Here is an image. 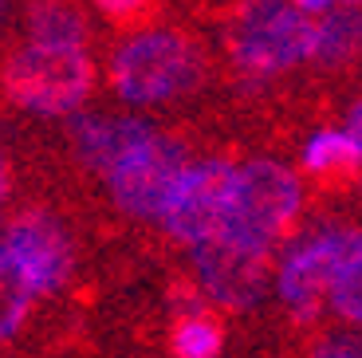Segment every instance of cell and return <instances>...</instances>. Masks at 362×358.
I'll use <instances>...</instances> for the list:
<instances>
[{
	"mask_svg": "<svg viewBox=\"0 0 362 358\" xmlns=\"http://www.w3.org/2000/svg\"><path fill=\"white\" fill-rule=\"evenodd\" d=\"M299 205H303V185L296 173L284 161L252 158L233 170L221 236L240 248L272 256V248L284 241V233L299 216Z\"/></svg>",
	"mask_w": 362,
	"mask_h": 358,
	"instance_id": "6da1fadb",
	"label": "cell"
},
{
	"mask_svg": "<svg viewBox=\"0 0 362 358\" xmlns=\"http://www.w3.org/2000/svg\"><path fill=\"white\" fill-rule=\"evenodd\" d=\"M315 20L291 0H245L228 24V55L245 75H280L311 59Z\"/></svg>",
	"mask_w": 362,
	"mask_h": 358,
	"instance_id": "7a4b0ae2",
	"label": "cell"
},
{
	"mask_svg": "<svg viewBox=\"0 0 362 358\" xmlns=\"http://www.w3.org/2000/svg\"><path fill=\"white\" fill-rule=\"evenodd\" d=\"M201 79V52L181 32H138L110 55V87L118 99L170 103Z\"/></svg>",
	"mask_w": 362,
	"mask_h": 358,
	"instance_id": "3957f363",
	"label": "cell"
},
{
	"mask_svg": "<svg viewBox=\"0 0 362 358\" xmlns=\"http://www.w3.org/2000/svg\"><path fill=\"white\" fill-rule=\"evenodd\" d=\"M0 83L8 99L36 115H71L95 91V63L79 47L24 44L8 55Z\"/></svg>",
	"mask_w": 362,
	"mask_h": 358,
	"instance_id": "277c9868",
	"label": "cell"
},
{
	"mask_svg": "<svg viewBox=\"0 0 362 358\" xmlns=\"http://www.w3.org/2000/svg\"><path fill=\"white\" fill-rule=\"evenodd\" d=\"M233 170L228 161L221 158H205V161H189L185 173L173 181L170 197H165L158 221L165 224V233L173 241L197 244L221 236V224H225V209H228V189H233Z\"/></svg>",
	"mask_w": 362,
	"mask_h": 358,
	"instance_id": "5b68a950",
	"label": "cell"
},
{
	"mask_svg": "<svg viewBox=\"0 0 362 358\" xmlns=\"http://www.w3.org/2000/svg\"><path fill=\"white\" fill-rule=\"evenodd\" d=\"M358 244H362V229H351V224L319 229L311 241L296 244V248L284 256L280 276H276L280 299L299 315V319H311V315L319 311V304L331 296V284H335L343 260L351 256Z\"/></svg>",
	"mask_w": 362,
	"mask_h": 358,
	"instance_id": "8992f818",
	"label": "cell"
},
{
	"mask_svg": "<svg viewBox=\"0 0 362 358\" xmlns=\"http://www.w3.org/2000/svg\"><path fill=\"white\" fill-rule=\"evenodd\" d=\"M189 166V150L173 134H154L146 146H138L130 158H122L107 173L110 197L130 216H158L170 197L173 181Z\"/></svg>",
	"mask_w": 362,
	"mask_h": 358,
	"instance_id": "52a82bcc",
	"label": "cell"
},
{
	"mask_svg": "<svg viewBox=\"0 0 362 358\" xmlns=\"http://www.w3.org/2000/svg\"><path fill=\"white\" fill-rule=\"evenodd\" d=\"M193 268H197L201 291H205L209 304L233 307V311L252 307L272 279L264 252L240 248V244L225 241V236H213V241L197 244L193 248Z\"/></svg>",
	"mask_w": 362,
	"mask_h": 358,
	"instance_id": "ba28073f",
	"label": "cell"
},
{
	"mask_svg": "<svg viewBox=\"0 0 362 358\" xmlns=\"http://www.w3.org/2000/svg\"><path fill=\"white\" fill-rule=\"evenodd\" d=\"M0 248L12 256L32 296H55L71 276V244L47 213H24L12 221Z\"/></svg>",
	"mask_w": 362,
	"mask_h": 358,
	"instance_id": "9c48e42d",
	"label": "cell"
},
{
	"mask_svg": "<svg viewBox=\"0 0 362 358\" xmlns=\"http://www.w3.org/2000/svg\"><path fill=\"white\" fill-rule=\"evenodd\" d=\"M158 130L146 118L134 115H79L71 122V138H75V154L87 170L95 173H110L122 158L146 146Z\"/></svg>",
	"mask_w": 362,
	"mask_h": 358,
	"instance_id": "30bf717a",
	"label": "cell"
},
{
	"mask_svg": "<svg viewBox=\"0 0 362 358\" xmlns=\"http://www.w3.org/2000/svg\"><path fill=\"white\" fill-rule=\"evenodd\" d=\"M28 44H47V47H79L90 40L87 12L75 0H32L28 4Z\"/></svg>",
	"mask_w": 362,
	"mask_h": 358,
	"instance_id": "8fae6325",
	"label": "cell"
},
{
	"mask_svg": "<svg viewBox=\"0 0 362 358\" xmlns=\"http://www.w3.org/2000/svg\"><path fill=\"white\" fill-rule=\"evenodd\" d=\"M358 52H362V12L354 4L331 8L327 16L315 20V52H311L315 63L335 67V63H346Z\"/></svg>",
	"mask_w": 362,
	"mask_h": 358,
	"instance_id": "7c38bea8",
	"label": "cell"
},
{
	"mask_svg": "<svg viewBox=\"0 0 362 358\" xmlns=\"http://www.w3.org/2000/svg\"><path fill=\"white\" fill-rule=\"evenodd\" d=\"M303 170L315 178H343L362 170V150L346 130H315L303 146Z\"/></svg>",
	"mask_w": 362,
	"mask_h": 358,
	"instance_id": "4fadbf2b",
	"label": "cell"
},
{
	"mask_svg": "<svg viewBox=\"0 0 362 358\" xmlns=\"http://www.w3.org/2000/svg\"><path fill=\"white\" fill-rule=\"evenodd\" d=\"M28 307H32V287L24 284L12 256L0 248V342H8L24 327Z\"/></svg>",
	"mask_w": 362,
	"mask_h": 358,
	"instance_id": "5bb4252c",
	"label": "cell"
},
{
	"mask_svg": "<svg viewBox=\"0 0 362 358\" xmlns=\"http://www.w3.org/2000/svg\"><path fill=\"white\" fill-rule=\"evenodd\" d=\"M170 347H173V358H217L221 347H225V331L209 311L189 315V319L173 323Z\"/></svg>",
	"mask_w": 362,
	"mask_h": 358,
	"instance_id": "9a60e30c",
	"label": "cell"
},
{
	"mask_svg": "<svg viewBox=\"0 0 362 358\" xmlns=\"http://www.w3.org/2000/svg\"><path fill=\"white\" fill-rule=\"evenodd\" d=\"M327 304L335 307L346 323H358L362 327V244L343 260V268H339L335 284H331Z\"/></svg>",
	"mask_w": 362,
	"mask_h": 358,
	"instance_id": "2e32d148",
	"label": "cell"
},
{
	"mask_svg": "<svg viewBox=\"0 0 362 358\" xmlns=\"http://www.w3.org/2000/svg\"><path fill=\"white\" fill-rule=\"evenodd\" d=\"M154 4L158 0H95V8L118 28H130V24H142V20L154 16Z\"/></svg>",
	"mask_w": 362,
	"mask_h": 358,
	"instance_id": "e0dca14e",
	"label": "cell"
},
{
	"mask_svg": "<svg viewBox=\"0 0 362 358\" xmlns=\"http://www.w3.org/2000/svg\"><path fill=\"white\" fill-rule=\"evenodd\" d=\"M311 358H362V339H354V335H335V339L319 342V350Z\"/></svg>",
	"mask_w": 362,
	"mask_h": 358,
	"instance_id": "ac0fdd59",
	"label": "cell"
},
{
	"mask_svg": "<svg viewBox=\"0 0 362 358\" xmlns=\"http://www.w3.org/2000/svg\"><path fill=\"white\" fill-rule=\"evenodd\" d=\"M343 130H346V134H351V142H354V146H358V150H362V99H358V103H354V107H351V115H346V126H343Z\"/></svg>",
	"mask_w": 362,
	"mask_h": 358,
	"instance_id": "d6986e66",
	"label": "cell"
},
{
	"mask_svg": "<svg viewBox=\"0 0 362 358\" xmlns=\"http://www.w3.org/2000/svg\"><path fill=\"white\" fill-rule=\"evenodd\" d=\"M291 4H296L303 16H315V12H323V16H327V12L335 8V0H291Z\"/></svg>",
	"mask_w": 362,
	"mask_h": 358,
	"instance_id": "ffe728a7",
	"label": "cell"
},
{
	"mask_svg": "<svg viewBox=\"0 0 362 358\" xmlns=\"http://www.w3.org/2000/svg\"><path fill=\"white\" fill-rule=\"evenodd\" d=\"M4 193H8V161L0 158V201H4Z\"/></svg>",
	"mask_w": 362,
	"mask_h": 358,
	"instance_id": "44dd1931",
	"label": "cell"
},
{
	"mask_svg": "<svg viewBox=\"0 0 362 358\" xmlns=\"http://www.w3.org/2000/svg\"><path fill=\"white\" fill-rule=\"evenodd\" d=\"M4 12H8V0H0V20H4Z\"/></svg>",
	"mask_w": 362,
	"mask_h": 358,
	"instance_id": "7402d4cb",
	"label": "cell"
},
{
	"mask_svg": "<svg viewBox=\"0 0 362 358\" xmlns=\"http://www.w3.org/2000/svg\"><path fill=\"white\" fill-rule=\"evenodd\" d=\"M346 4H362V0H346Z\"/></svg>",
	"mask_w": 362,
	"mask_h": 358,
	"instance_id": "603a6c76",
	"label": "cell"
}]
</instances>
